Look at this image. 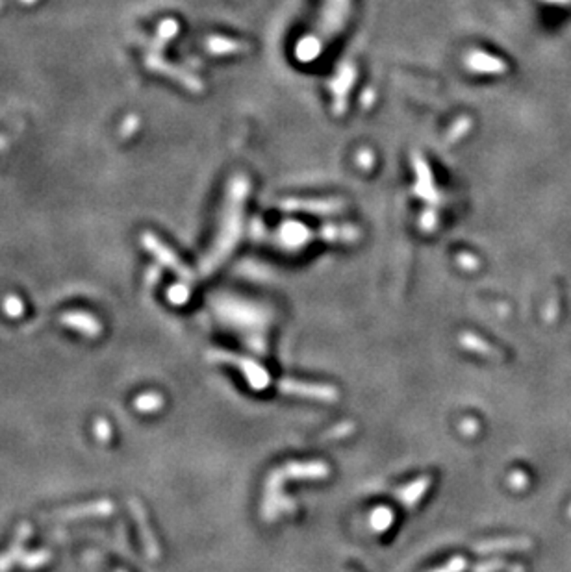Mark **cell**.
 <instances>
[{"mask_svg": "<svg viewBox=\"0 0 571 572\" xmlns=\"http://www.w3.org/2000/svg\"><path fill=\"white\" fill-rule=\"evenodd\" d=\"M212 358L219 361H226V363H236L245 372V376L249 378V384L255 387V389H264L269 384V376L262 369L260 365H256L255 361L245 360V358H238V356L226 354V352H217V354H212Z\"/></svg>", "mask_w": 571, "mask_h": 572, "instance_id": "cell-1", "label": "cell"}, {"mask_svg": "<svg viewBox=\"0 0 571 572\" xmlns=\"http://www.w3.org/2000/svg\"><path fill=\"white\" fill-rule=\"evenodd\" d=\"M284 393H291L297 396H308V398H323V401H334L336 398V391L328 387V385H314L302 384V382L282 380L278 385Z\"/></svg>", "mask_w": 571, "mask_h": 572, "instance_id": "cell-2", "label": "cell"}, {"mask_svg": "<svg viewBox=\"0 0 571 572\" xmlns=\"http://www.w3.org/2000/svg\"><path fill=\"white\" fill-rule=\"evenodd\" d=\"M63 325H67L69 328H75L78 332H82L87 337H95V335L101 334V325H98L97 319H93L91 315L87 313H67L61 317Z\"/></svg>", "mask_w": 571, "mask_h": 572, "instance_id": "cell-3", "label": "cell"}, {"mask_svg": "<svg viewBox=\"0 0 571 572\" xmlns=\"http://www.w3.org/2000/svg\"><path fill=\"white\" fill-rule=\"evenodd\" d=\"M427 486H428V478L418 480L416 483H412L410 487H406L404 491L399 493V496H401V502H403V504H408V506H410V504H413V502L418 500L419 496L423 495L425 489H427Z\"/></svg>", "mask_w": 571, "mask_h": 572, "instance_id": "cell-4", "label": "cell"}, {"mask_svg": "<svg viewBox=\"0 0 571 572\" xmlns=\"http://www.w3.org/2000/svg\"><path fill=\"white\" fill-rule=\"evenodd\" d=\"M160 405H162V398H160V395H143V396H139L138 401H136V408L141 411L158 410Z\"/></svg>", "mask_w": 571, "mask_h": 572, "instance_id": "cell-5", "label": "cell"}, {"mask_svg": "<svg viewBox=\"0 0 571 572\" xmlns=\"http://www.w3.org/2000/svg\"><path fill=\"white\" fill-rule=\"evenodd\" d=\"M51 559V554L46 552V550H41L39 554H32V556H28L23 561V565H25L26 568H37L41 567V565H45L46 561Z\"/></svg>", "mask_w": 571, "mask_h": 572, "instance_id": "cell-6", "label": "cell"}, {"mask_svg": "<svg viewBox=\"0 0 571 572\" xmlns=\"http://www.w3.org/2000/svg\"><path fill=\"white\" fill-rule=\"evenodd\" d=\"M392 519H393L392 513L387 512V509H378V512L373 513L371 524L375 528H377V530H384V528H386L387 524L392 522Z\"/></svg>", "mask_w": 571, "mask_h": 572, "instance_id": "cell-7", "label": "cell"}, {"mask_svg": "<svg viewBox=\"0 0 571 572\" xmlns=\"http://www.w3.org/2000/svg\"><path fill=\"white\" fill-rule=\"evenodd\" d=\"M4 311L10 317H19L23 313V302L17 297H8L4 302Z\"/></svg>", "mask_w": 571, "mask_h": 572, "instance_id": "cell-8", "label": "cell"}, {"mask_svg": "<svg viewBox=\"0 0 571 572\" xmlns=\"http://www.w3.org/2000/svg\"><path fill=\"white\" fill-rule=\"evenodd\" d=\"M95 434H97V437L101 441H106L108 437L112 436V428H110V424H108L106 420L101 419L97 422V426H95Z\"/></svg>", "mask_w": 571, "mask_h": 572, "instance_id": "cell-9", "label": "cell"}]
</instances>
